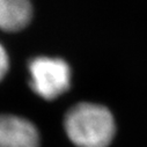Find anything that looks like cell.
Instances as JSON below:
<instances>
[{
  "label": "cell",
  "mask_w": 147,
  "mask_h": 147,
  "mask_svg": "<svg viewBox=\"0 0 147 147\" xmlns=\"http://www.w3.org/2000/svg\"><path fill=\"white\" fill-rule=\"evenodd\" d=\"M28 72L32 92L44 100H56L71 87V67L61 58L36 57L29 61Z\"/></svg>",
  "instance_id": "obj_2"
},
{
  "label": "cell",
  "mask_w": 147,
  "mask_h": 147,
  "mask_svg": "<svg viewBox=\"0 0 147 147\" xmlns=\"http://www.w3.org/2000/svg\"><path fill=\"white\" fill-rule=\"evenodd\" d=\"M64 130L77 147H109L117 131L113 113L93 102L72 105L64 117Z\"/></svg>",
  "instance_id": "obj_1"
},
{
  "label": "cell",
  "mask_w": 147,
  "mask_h": 147,
  "mask_svg": "<svg viewBox=\"0 0 147 147\" xmlns=\"http://www.w3.org/2000/svg\"><path fill=\"white\" fill-rule=\"evenodd\" d=\"M32 6L30 0H0V29L18 31L30 22Z\"/></svg>",
  "instance_id": "obj_4"
},
{
  "label": "cell",
  "mask_w": 147,
  "mask_h": 147,
  "mask_svg": "<svg viewBox=\"0 0 147 147\" xmlns=\"http://www.w3.org/2000/svg\"><path fill=\"white\" fill-rule=\"evenodd\" d=\"M0 147H41L38 129L18 115H0Z\"/></svg>",
  "instance_id": "obj_3"
},
{
  "label": "cell",
  "mask_w": 147,
  "mask_h": 147,
  "mask_svg": "<svg viewBox=\"0 0 147 147\" xmlns=\"http://www.w3.org/2000/svg\"><path fill=\"white\" fill-rule=\"evenodd\" d=\"M9 68V59H8V55L5 50V48L0 43V81H1L5 76L7 74Z\"/></svg>",
  "instance_id": "obj_5"
}]
</instances>
